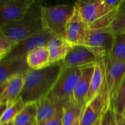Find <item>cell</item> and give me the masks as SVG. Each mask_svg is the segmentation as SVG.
<instances>
[{
	"instance_id": "1",
	"label": "cell",
	"mask_w": 125,
	"mask_h": 125,
	"mask_svg": "<svg viewBox=\"0 0 125 125\" xmlns=\"http://www.w3.org/2000/svg\"><path fill=\"white\" fill-rule=\"evenodd\" d=\"M62 70L60 62L45 68L28 71L24 76V86L20 96L25 104L37 102L46 97Z\"/></svg>"
},
{
	"instance_id": "2",
	"label": "cell",
	"mask_w": 125,
	"mask_h": 125,
	"mask_svg": "<svg viewBox=\"0 0 125 125\" xmlns=\"http://www.w3.org/2000/svg\"><path fill=\"white\" fill-rule=\"evenodd\" d=\"M42 5L35 2L21 19L0 26V32L17 44L45 30L41 17Z\"/></svg>"
},
{
	"instance_id": "3",
	"label": "cell",
	"mask_w": 125,
	"mask_h": 125,
	"mask_svg": "<svg viewBox=\"0 0 125 125\" xmlns=\"http://www.w3.org/2000/svg\"><path fill=\"white\" fill-rule=\"evenodd\" d=\"M74 4L42 6L41 17L43 29L53 36L65 39L67 23L74 13Z\"/></svg>"
},
{
	"instance_id": "4",
	"label": "cell",
	"mask_w": 125,
	"mask_h": 125,
	"mask_svg": "<svg viewBox=\"0 0 125 125\" xmlns=\"http://www.w3.org/2000/svg\"><path fill=\"white\" fill-rule=\"evenodd\" d=\"M81 70L82 68H62L47 97L62 104L63 107L74 104L73 92L81 74Z\"/></svg>"
},
{
	"instance_id": "5",
	"label": "cell",
	"mask_w": 125,
	"mask_h": 125,
	"mask_svg": "<svg viewBox=\"0 0 125 125\" xmlns=\"http://www.w3.org/2000/svg\"><path fill=\"white\" fill-rule=\"evenodd\" d=\"M115 35L103 29L88 28L83 45L104 59L111 56L115 42Z\"/></svg>"
},
{
	"instance_id": "6",
	"label": "cell",
	"mask_w": 125,
	"mask_h": 125,
	"mask_svg": "<svg viewBox=\"0 0 125 125\" xmlns=\"http://www.w3.org/2000/svg\"><path fill=\"white\" fill-rule=\"evenodd\" d=\"M35 2L34 0H1L0 26L21 19Z\"/></svg>"
},
{
	"instance_id": "7",
	"label": "cell",
	"mask_w": 125,
	"mask_h": 125,
	"mask_svg": "<svg viewBox=\"0 0 125 125\" xmlns=\"http://www.w3.org/2000/svg\"><path fill=\"white\" fill-rule=\"evenodd\" d=\"M102 59L86 46L76 45L60 63L62 68H83L94 65Z\"/></svg>"
},
{
	"instance_id": "8",
	"label": "cell",
	"mask_w": 125,
	"mask_h": 125,
	"mask_svg": "<svg viewBox=\"0 0 125 125\" xmlns=\"http://www.w3.org/2000/svg\"><path fill=\"white\" fill-rule=\"evenodd\" d=\"M110 102L125 78V61L107 56L103 59Z\"/></svg>"
},
{
	"instance_id": "9",
	"label": "cell",
	"mask_w": 125,
	"mask_h": 125,
	"mask_svg": "<svg viewBox=\"0 0 125 125\" xmlns=\"http://www.w3.org/2000/svg\"><path fill=\"white\" fill-rule=\"evenodd\" d=\"M53 35L49 32L43 30L34 34L32 36L18 43L4 59L26 58L29 52L42 46H46Z\"/></svg>"
},
{
	"instance_id": "10",
	"label": "cell",
	"mask_w": 125,
	"mask_h": 125,
	"mask_svg": "<svg viewBox=\"0 0 125 125\" xmlns=\"http://www.w3.org/2000/svg\"><path fill=\"white\" fill-rule=\"evenodd\" d=\"M74 5L89 27L105 15L111 13L106 9L103 0H79Z\"/></svg>"
},
{
	"instance_id": "11",
	"label": "cell",
	"mask_w": 125,
	"mask_h": 125,
	"mask_svg": "<svg viewBox=\"0 0 125 125\" xmlns=\"http://www.w3.org/2000/svg\"><path fill=\"white\" fill-rule=\"evenodd\" d=\"M109 106V98L103 94H99L83 109L81 125H94Z\"/></svg>"
},
{
	"instance_id": "12",
	"label": "cell",
	"mask_w": 125,
	"mask_h": 125,
	"mask_svg": "<svg viewBox=\"0 0 125 125\" xmlns=\"http://www.w3.org/2000/svg\"><path fill=\"white\" fill-rule=\"evenodd\" d=\"M88 28L89 26L84 21L75 6L74 13L67 23L65 39L73 46L83 45Z\"/></svg>"
},
{
	"instance_id": "13",
	"label": "cell",
	"mask_w": 125,
	"mask_h": 125,
	"mask_svg": "<svg viewBox=\"0 0 125 125\" xmlns=\"http://www.w3.org/2000/svg\"><path fill=\"white\" fill-rule=\"evenodd\" d=\"M99 94H103L109 98L103 59L99 61L95 65L94 74L85 101V106Z\"/></svg>"
},
{
	"instance_id": "14",
	"label": "cell",
	"mask_w": 125,
	"mask_h": 125,
	"mask_svg": "<svg viewBox=\"0 0 125 125\" xmlns=\"http://www.w3.org/2000/svg\"><path fill=\"white\" fill-rule=\"evenodd\" d=\"M30 70L26 58L10 59L0 61V86L15 76H24Z\"/></svg>"
},
{
	"instance_id": "15",
	"label": "cell",
	"mask_w": 125,
	"mask_h": 125,
	"mask_svg": "<svg viewBox=\"0 0 125 125\" xmlns=\"http://www.w3.org/2000/svg\"><path fill=\"white\" fill-rule=\"evenodd\" d=\"M94 68L95 65L82 68L81 74L73 92L74 104L83 110L85 106V101L94 74Z\"/></svg>"
},
{
	"instance_id": "16",
	"label": "cell",
	"mask_w": 125,
	"mask_h": 125,
	"mask_svg": "<svg viewBox=\"0 0 125 125\" xmlns=\"http://www.w3.org/2000/svg\"><path fill=\"white\" fill-rule=\"evenodd\" d=\"M24 81V75H17L0 86V105H5L8 107L16 101L23 90Z\"/></svg>"
},
{
	"instance_id": "17",
	"label": "cell",
	"mask_w": 125,
	"mask_h": 125,
	"mask_svg": "<svg viewBox=\"0 0 125 125\" xmlns=\"http://www.w3.org/2000/svg\"><path fill=\"white\" fill-rule=\"evenodd\" d=\"M46 46L50 52L51 64L63 61L73 47L65 39L55 36L50 39Z\"/></svg>"
},
{
	"instance_id": "18",
	"label": "cell",
	"mask_w": 125,
	"mask_h": 125,
	"mask_svg": "<svg viewBox=\"0 0 125 125\" xmlns=\"http://www.w3.org/2000/svg\"><path fill=\"white\" fill-rule=\"evenodd\" d=\"M35 103L37 106V125L52 118L63 109L62 104L47 96Z\"/></svg>"
},
{
	"instance_id": "19",
	"label": "cell",
	"mask_w": 125,
	"mask_h": 125,
	"mask_svg": "<svg viewBox=\"0 0 125 125\" xmlns=\"http://www.w3.org/2000/svg\"><path fill=\"white\" fill-rule=\"evenodd\" d=\"M26 61L31 70H38L51 65L50 54L47 46H42L35 49L26 56Z\"/></svg>"
},
{
	"instance_id": "20",
	"label": "cell",
	"mask_w": 125,
	"mask_h": 125,
	"mask_svg": "<svg viewBox=\"0 0 125 125\" xmlns=\"http://www.w3.org/2000/svg\"><path fill=\"white\" fill-rule=\"evenodd\" d=\"M37 106L35 102L25 104L24 108L18 115L13 125H24L33 122H37Z\"/></svg>"
},
{
	"instance_id": "21",
	"label": "cell",
	"mask_w": 125,
	"mask_h": 125,
	"mask_svg": "<svg viewBox=\"0 0 125 125\" xmlns=\"http://www.w3.org/2000/svg\"><path fill=\"white\" fill-rule=\"evenodd\" d=\"M103 29L111 32L115 36L125 32V0H123L111 24Z\"/></svg>"
},
{
	"instance_id": "22",
	"label": "cell",
	"mask_w": 125,
	"mask_h": 125,
	"mask_svg": "<svg viewBox=\"0 0 125 125\" xmlns=\"http://www.w3.org/2000/svg\"><path fill=\"white\" fill-rule=\"evenodd\" d=\"M25 106V103L23 101L21 96H19L12 104L9 105L7 107L4 112L1 115L0 125L13 122L16 117L20 113Z\"/></svg>"
},
{
	"instance_id": "23",
	"label": "cell",
	"mask_w": 125,
	"mask_h": 125,
	"mask_svg": "<svg viewBox=\"0 0 125 125\" xmlns=\"http://www.w3.org/2000/svg\"><path fill=\"white\" fill-rule=\"evenodd\" d=\"M110 106L115 114L123 115L125 109V78L111 99Z\"/></svg>"
},
{
	"instance_id": "24",
	"label": "cell",
	"mask_w": 125,
	"mask_h": 125,
	"mask_svg": "<svg viewBox=\"0 0 125 125\" xmlns=\"http://www.w3.org/2000/svg\"><path fill=\"white\" fill-rule=\"evenodd\" d=\"M83 111L75 104L63 107V125H73L81 117Z\"/></svg>"
},
{
	"instance_id": "25",
	"label": "cell",
	"mask_w": 125,
	"mask_h": 125,
	"mask_svg": "<svg viewBox=\"0 0 125 125\" xmlns=\"http://www.w3.org/2000/svg\"><path fill=\"white\" fill-rule=\"evenodd\" d=\"M111 57L125 61V32L115 35Z\"/></svg>"
},
{
	"instance_id": "26",
	"label": "cell",
	"mask_w": 125,
	"mask_h": 125,
	"mask_svg": "<svg viewBox=\"0 0 125 125\" xmlns=\"http://www.w3.org/2000/svg\"><path fill=\"white\" fill-rule=\"evenodd\" d=\"M16 45L10 39L0 32V61L8 56Z\"/></svg>"
},
{
	"instance_id": "27",
	"label": "cell",
	"mask_w": 125,
	"mask_h": 125,
	"mask_svg": "<svg viewBox=\"0 0 125 125\" xmlns=\"http://www.w3.org/2000/svg\"><path fill=\"white\" fill-rule=\"evenodd\" d=\"M101 125H117L116 114L111 106L103 114Z\"/></svg>"
},
{
	"instance_id": "28",
	"label": "cell",
	"mask_w": 125,
	"mask_h": 125,
	"mask_svg": "<svg viewBox=\"0 0 125 125\" xmlns=\"http://www.w3.org/2000/svg\"><path fill=\"white\" fill-rule=\"evenodd\" d=\"M63 109L57 114V115L50 118L48 120L40 123L39 125H63L62 123V118H63Z\"/></svg>"
},
{
	"instance_id": "29",
	"label": "cell",
	"mask_w": 125,
	"mask_h": 125,
	"mask_svg": "<svg viewBox=\"0 0 125 125\" xmlns=\"http://www.w3.org/2000/svg\"><path fill=\"white\" fill-rule=\"evenodd\" d=\"M116 119L117 125H125V118L122 115L116 114Z\"/></svg>"
},
{
	"instance_id": "30",
	"label": "cell",
	"mask_w": 125,
	"mask_h": 125,
	"mask_svg": "<svg viewBox=\"0 0 125 125\" xmlns=\"http://www.w3.org/2000/svg\"><path fill=\"white\" fill-rule=\"evenodd\" d=\"M101 120H102V117L99 118L94 125H101Z\"/></svg>"
},
{
	"instance_id": "31",
	"label": "cell",
	"mask_w": 125,
	"mask_h": 125,
	"mask_svg": "<svg viewBox=\"0 0 125 125\" xmlns=\"http://www.w3.org/2000/svg\"><path fill=\"white\" fill-rule=\"evenodd\" d=\"M81 117L77 120L76 122L73 125H81Z\"/></svg>"
},
{
	"instance_id": "32",
	"label": "cell",
	"mask_w": 125,
	"mask_h": 125,
	"mask_svg": "<svg viewBox=\"0 0 125 125\" xmlns=\"http://www.w3.org/2000/svg\"><path fill=\"white\" fill-rule=\"evenodd\" d=\"M24 125H37V122H31V123H28V124Z\"/></svg>"
},
{
	"instance_id": "33",
	"label": "cell",
	"mask_w": 125,
	"mask_h": 125,
	"mask_svg": "<svg viewBox=\"0 0 125 125\" xmlns=\"http://www.w3.org/2000/svg\"><path fill=\"white\" fill-rule=\"evenodd\" d=\"M0 125H13V122H10V123H5V124Z\"/></svg>"
},
{
	"instance_id": "34",
	"label": "cell",
	"mask_w": 125,
	"mask_h": 125,
	"mask_svg": "<svg viewBox=\"0 0 125 125\" xmlns=\"http://www.w3.org/2000/svg\"><path fill=\"white\" fill-rule=\"evenodd\" d=\"M123 115V117H124V118H125V109L124 112H123V115Z\"/></svg>"
}]
</instances>
